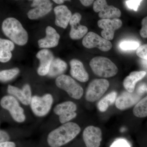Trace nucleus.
<instances>
[{
  "mask_svg": "<svg viewBox=\"0 0 147 147\" xmlns=\"http://www.w3.org/2000/svg\"><path fill=\"white\" fill-rule=\"evenodd\" d=\"M53 1L57 4L61 5L65 1H63V0H54Z\"/></svg>",
  "mask_w": 147,
  "mask_h": 147,
  "instance_id": "38",
  "label": "nucleus"
},
{
  "mask_svg": "<svg viewBox=\"0 0 147 147\" xmlns=\"http://www.w3.org/2000/svg\"><path fill=\"white\" fill-rule=\"evenodd\" d=\"M14 43L12 41L7 39H0V61L6 63L12 57L11 52L14 49Z\"/></svg>",
  "mask_w": 147,
  "mask_h": 147,
  "instance_id": "21",
  "label": "nucleus"
},
{
  "mask_svg": "<svg viewBox=\"0 0 147 147\" xmlns=\"http://www.w3.org/2000/svg\"><path fill=\"white\" fill-rule=\"evenodd\" d=\"M36 57L40 61V64L37 69L38 74L41 76L47 75L51 63L54 59L53 53L50 50L42 49L37 53Z\"/></svg>",
  "mask_w": 147,
  "mask_h": 147,
  "instance_id": "14",
  "label": "nucleus"
},
{
  "mask_svg": "<svg viewBox=\"0 0 147 147\" xmlns=\"http://www.w3.org/2000/svg\"><path fill=\"white\" fill-rule=\"evenodd\" d=\"M1 105L3 108L8 110L12 118L17 122H24L26 120L24 109L13 96L10 95L4 96L1 99Z\"/></svg>",
  "mask_w": 147,
  "mask_h": 147,
  "instance_id": "6",
  "label": "nucleus"
},
{
  "mask_svg": "<svg viewBox=\"0 0 147 147\" xmlns=\"http://www.w3.org/2000/svg\"><path fill=\"white\" fill-rule=\"evenodd\" d=\"M80 2L83 5L85 6H89L92 5L94 1L93 0H92V1L91 0H81L80 1Z\"/></svg>",
  "mask_w": 147,
  "mask_h": 147,
  "instance_id": "36",
  "label": "nucleus"
},
{
  "mask_svg": "<svg viewBox=\"0 0 147 147\" xmlns=\"http://www.w3.org/2000/svg\"><path fill=\"white\" fill-rule=\"evenodd\" d=\"M19 69L14 68L2 70L0 72V80L2 82H7L11 80L19 73Z\"/></svg>",
  "mask_w": 147,
  "mask_h": 147,
  "instance_id": "26",
  "label": "nucleus"
},
{
  "mask_svg": "<svg viewBox=\"0 0 147 147\" xmlns=\"http://www.w3.org/2000/svg\"><path fill=\"white\" fill-rule=\"evenodd\" d=\"M110 147H131V146L126 139L120 138L114 141Z\"/></svg>",
  "mask_w": 147,
  "mask_h": 147,
  "instance_id": "28",
  "label": "nucleus"
},
{
  "mask_svg": "<svg viewBox=\"0 0 147 147\" xmlns=\"http://www.w3.org/2000/svg\"><path fill=\"white\" fill-rule=\"evenodd\" d=\"M117 94V92L113 91L105 96V97L102 98L97 104L98 110L101 112H105L108 110L109 106L116 102Z\"/></svg>",
  "mask_w": 147,
  "mask_h": 147,
  "instance_id": "23",
  "label": "nucleus"
},
{
  "mask_svg": "<svg viewBox=\"0 0 147 147\" xmlns=\"http://www.w3.org/2000/svg\"><path fill=\"white\" fill-rule=\"evenodd\" d=\"M142 1H136V0H130V1H125L127 6L128 8L130 9H133L135 11H137L138 9L140 3Z\"/></svg>",
  "mask_w": 147,
  "mask_h": 147,
  "instance_id": "31",
  "label": "nucleus"
},
{
  "mask_svg": "<svg viewBox=\"0 0 147 147\" xmlns=\"http://www.w3.org/2000/svg\"><path fill=\"white\" fill-rule=\"evenodd\" d=\"M7 92L9 94L16 96L24 105L30 104L32 98V92L29 84L24 85L22 90L11 85H9Z\"/></svg>",
  "mask_w": 147,
  "mask_h": 147,
  "instance_id": "16",
  "label": "nucleus"
},
{
  "mask_svg": "<svg viewBox=\"0 0 147 147\" xmlns=\"http://www.w3.org/2000/svg\"><path fill=\"white\" fill-rule=\"evenodd\" d=\"M46 36L39 39L38 41V46L40 48H53L57 46L60 36L55 29L48 26L46 28Z\"/></svg>",
  "mask_w": 147,
  "mask_h": 147,
  "instance_id": "17",
  "label": "nucleus"
},
{
  "mask_svg": "<svg viewBox=\"0 0 147 147\" xmlns=\"http://www.w3.org/2000/svg\"><path fill=\"white\" fill-rule=\"evenodd\" d=\"M53 98L52 95L47 94L42 97L34 96L32 97L31 108L34 114L39 117L47 115L53 105Z\"/></svg>",
  "mask_w": 147,
  "mask_h": 147,
  "instance_id": "7",
  "label": "nucleus"
},
{
  "mask_svg": "<svg viewBox=\"0 0 147 147\" xmlns=\"http://www.w3.org/2000/svg\"><path fill=\"white\" fill-rule=\"evenodd\" d=\"M90 65L96 75L104 78L115 76L118 71V69L115 64L105 57L93 58L90 61Z\"/></svg>",
  "mask_w": 147,
  "mask_h": 147,
  "instance_id": "3",
  "label": "nucleus"
},
{
  "mask_svg": "<svg viewBox=\"0 0 147 147\" xmlns=\"http://www.w3.org/2000/svg\"><path fill=\"white\" fill-rule=\"evenodd\" d=\"M136 54L139 57L147 60V44L141 45L137 49Z\"/></svg>",
  "mask_w": 147,
  "mask_h": 147,
  "instance_id": "29",
  "label": "nucleus"
},
{
  "mask_svg": "<svg viewBox=\"0 0 147 147\" xmlns=\"http://www.w3.org/2000/svg\"><path fill=\"white\" fill-rule=\"evenodd\" d=\"M95 12H99L98 16L101 19L118 18L121 15V11L113 5H108L105 0H97L93 4Z\"/></svg>",
  "mask_w": 147,
  "mask_h": 147,
  "instance_id": "10",
  "label": "nucleus"
},
{
  "mask_svg": "<svg viewBox=\"0 0 147 147\" xmlns=\"http://www.w3.org/2000/svg\"><path fill=\"white\" fill-rule=\"evenodd\" d=\"M81 129L75 123L69 122L55 129L49 133L47 142L51 147H60L67 144L79 134Z\"/></svg>",
  "mask_w": 147,
  "mask_h": 147,
  "instance_id": "1",
  "label": "nucleus"
},
{
  "mask_svg": "<svg viewBox=\"0 0 147 147\" xmlns=\"http://www.w3.org/2000/svg\"><path fill=\"white\" fill-rule=\"evenodd\" d=\"M141 65L144 68L147 69V60L142 59L141 61Z\"/></svg>",
  "mask_w": 147,
  "mask_h": 147,
  "instance_id": "37",
  "label": "nucleus"
},
{
  "mask_svg": "<svg viewBox=\"0 0 147 147\" xmlns=\"http://www.w3.org/2000/svg\"><path fill=\"white\" fill-rule=\"evenodd\" d=\"M57 86L67 92L74 99H81L84 94L82 87L70 76L62 74L58 76L55 81Z\"/></svg>",
  "mask_w": 147,
  "mask_h": 147,
  "instance_id": "4",
  "label": "nucleus"
},
{
  "mask_svg": "<svg viewBox=\"0 0 147 147\" xmlns=\"http://www.w3.org/2000/svg\"><path fill=\"white\" fill-rule=\"evenodd\" d=\"M67 65L64 61L59 58L54 59L48 72V76L55 77L62 75L67 68Z\"/></svg>",
  "mask_w": 147,
  "mask_h": 147,
  "instance_id": "22",
  "label": "nucleus"
},
{
  "mask_svg": "<svg viewBox=\"0 0 147 147\" xmlns=\"http://www.w3.org/2000/svg\"><path fill=\"white\" fill-rule=\"evenodd\" d=\"M140 98V96L137 93L123 92L117 98L116 107L120 110H127L136 105L139 102Z\"/></svg>",
  "mask_w": 147,
  "mask_h": 147,
  "instance_id": "15",
  "label": "nucleus"
},
{
  "mask_svg": "<svg viewBox=\"0 0 147 147\" xmlns=\"http://www.w3.org/2000/svg\"><path fill=\"white\" fill-rule=\"evenodd\" d=\"M76 110L77 106L74 102L67 101L56 105L54 112L56 115L59 116V120L61 123L64 124L76 117Z\"/></svg>",
  "mask_w": 147,
  "mask_h": 147,
  "instance_id": "9",
  "label": "nucleus"
},
{
  "mask_svg": "<svg viewBox=\"0 0 147 147\" xmlns=\"http://www.w3.org/2000/svg\"><path fill=\"white\" fill-rule=\"evenodd\" d=\"M0 147H16V145L13 142L8 141L0 143Z\"/></svg>",
  "mask_w": 147,
  "mask_h": 147,
  "instance_id": "35",
  "label": "nucleus"
},
{
  "mask_svg": "<svg viewBox=\"0 0 147 147\" xmlns=\"http://www.w3.org/2000/svg\"><path fill=\"white\" fill-rule=\"evenodd\" d=\"M2 29L4 34L17 45H26L28 40V35L21 23L16 18L9 17L3 21Z\"/></svg>",
  "mask_w": 147,
  "mask_h": 147,
  "instance_id": "2",
  "label": "nucleus"
},
{
  "mask_svg": "<svg viewBox=\"0 0 147 147\" xmlns=\"http://www.w3.org/2000/svg\"><path fill=\"white\" fill-rule=\"evenodd\" d=\"M98 26L102 29L101 32L102 37L108 40L114 38L115 32L121 27L122 22L119 18L100 19L98 21Z\"/></svg>",
  "mask_w": 147,
  "mask_h": 147,
  "instance_id": "11",
  "label": "nucleus"
},
{
  "mask_svg": "<svg viewBox=\"0 0 147 147\" xmlns=\"http://www.w3.org/2000/svg\"><path fill=\"white\" fill-rule=\"evenodd\" d=\"M88 31V29L86 27L79 25L76 26L71 27L69 36L72 39H79L86 34Z\"/></svg>",
  "mask_w": 147,
  "mask_h": 147,
  "instance_id": "25",
  "label": "nucleus"
},
{
  "mask_svg": "<svg viewBox=\"0 0 147 147\" xmlns=\"http://www.w3.org/2000/svg\"><path fill=\"white\" fill-rule=\"evenodd\" d=\"M110 86L108 80L95 79L89 84L86 92V99L89 102H94L100 99L107 91Z\"/></svg>",
  "mask_w": 147,
  "mask_h": 147,
  "instance_id": "5",
  "label": "nucleus"
},
{
  "mask_svg": "<svg viewBox=\"0 0 147 147\" xmlns=\"http://www.w3.org/2000/svg\"><path fill=\"white\" fill-rule=\"evenodd\" d=\"M70 74L73 78L81 82H86L89 78L88 74L86 71L82 62L76 59L70 61Z\"/></svg>",
  "mask_w": 147,
  "mask_h": 147,
  "instance_id": "19",
  "label": "nucleus"
},
{
  "mask_svg": "<svg viewBox=\"0 0 147 147\" xmlns=\"http://www.w3.org/2000/svg\"><path fill=\"white\" fill-rule=\"evenodd\" d=\"M83 138L87 147H99L102 139V131L97 127L90 125L84 129Z\"/></svg>",
  "mask_w": 147,
  "mask_h": 147,
  "instance_id": "13",
  "label": "nucleus"
},
{
  "mask_svg": "<svg viewBox=\"0 0 147 147\" xmlns=\"http://www.w3.org/2000/svg\"><path fill=\"white\" fill-rule=\"evenodd\" d=\"M142 28L140 30L141 36L144 38H147V16L143 18L142 22Z\"/></svg>",
  "mask_w": 147,
  "mask_h": 147,
  "instance_id": "32",
  "label": "nucleus"
},
{
  "mask_svg": "<svg viewBox=\"0 0 147 147\" xmlns=\"http://www.w3.org/2000/svg\"><path fill=\"white\" fill-rule=\"evenodd\" d=\"M146 74V72L144 71H134L131 72L124 80L123 85L125 88L129 92H133L136 83L143 79Z\"/></svg>",
  "mask_w": 147,
  "mask_h": 147,
  "instance_id": "20",
  "label": "nucleus"
},
{
  "mask_svg": "<svg viewBox=\"0 0 147 147\" xmlns=\"http://www.w3.org/2000/svg\"><path fill=\"white\" fill-rule=\"evenodd\" d=\"M84 47L88 49L97 47L103 52L109 51L113 47L112 43L108 40L100 36L93 32H89L82 41Z\"/></svg>",
  "mask_w": 147,
  "mask_h": 147,
  "instance_id": "8",
  "label": "nucleus"
},
{
  "mask_svg": "<svg viewBox=\"0 0 147 147\" xmlns=\"http://www.w3.org/2000/svg\"><path fill=\"white\" fill-rule=\"evenodd\" d=\"M140 46V43L135 40H124L120 43L119 47L124 51L135 50Z\"/></svg>",
  "mask_w": 147,
  "mask_h": 147,
  "instance_id": "27",
  "label": "nucleus"
},
{
  "mask_svg": "<svg viewBox=\"0 0 147 147\" xmlns=\"http://www.w3.org/2000/svg\"><path fill=\"white\" fill-rule=\"evenodd\" d=\"M133 114L138 118L147 117V96L139 101L134 106Z\"/></svg>",
  "mask_w": 147,
  "mask_h": 147,
  "instance_id": "24",
  "label": "nucleus"
},
{
  "mask_svg": "<svg viewBox=\"0 0 147 147\" xmlns=\"http://www.w3.org/2000/svg\"><path fill=\"white\" fill-rule=\"evenodd\" d=\"M147 92V86L144 84H142L139 85L137 90V93L141 96L145 92Z\"/></svg>",
  "mask_w": 147,
  "mask_h": 147,
  "instance_id": "34",
  "label": "nucleus"
},
{
  "mask_svg": "<svg viewBox=\"0 0 147 147\" xmlns=\"http://www.w3.org/2000/svg\"><path fill=\"white\" fill-rule=\"evenodd\" d=\"M31 6L34 8L29 11L27 15L29 19L34 20L50 12L53 8V3L48 0H34L33 1Z\"/></svg>",
  "mask_w": 147,
  "mask_h": 147,
  "instance_id": "12",
  "label": "nucleus"
},
{
  "mask_svg": "<svg viewBox=\"0 0 147 147\" xmlns=\"http://www.w3.org/2000/svg\"><path fill=\"white\" fill-rule=\"evenodd\" d=\"M9 137L7 132L3 130L0 131V143L8 142Z\"/></svg>",
  "mask_w": 147,
  "mask_h": 147,
  "instance_id": "33",
  "label": "nucleus"
},
{
  "mask_svg": "<svg viewBox=\"0 0 147 147\" xmlns=\"http://www.w3.org/2000/svg\"><path fill=\"white\" fill-rule=\"evenodd\" d=\"M54 12L56 16L55 24L56 26L65 29L69 24L72 16L71 11L65 5H60L55 7Z\"/></svg>",
  "mask_w": 147,
  "mask_h": 147,
  "instance_id": "18",
  "label": "nucleus"
},
{
  "mask_svg": "<svg viewBox=\"0 0 147 147\" xmlns=\"http://www.w3.org/2000/svg\"><path fill=\"white\" fill-rule=\"evenodd\" d=\"M82 19V16L79 13H75L72 15L69 21V24L71 27L76 26L80 25V22Z\"/></svg>",
  "mask_w": 147,
  "mask_h": 147,
  "instance_id": "30",
  "label": "nucleus"
}]
</instances>
